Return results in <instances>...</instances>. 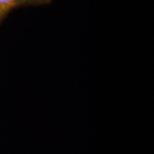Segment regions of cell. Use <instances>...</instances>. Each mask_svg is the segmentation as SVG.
<instances>
[{"mask_svg": "<svg viewBox=\"0 0 154 154\" xmlns=\"http://www.w3.org/2000/svg\"><path fill=\"white\" fill-rule=\"evenodd\" d=\"M17 0H0V16L10 11L16 5Z\"/></svg>", "mask_w": 154, "mask_h": 154, "instance_id": "6da1fadb", "label": "cell"}]
</instances>
